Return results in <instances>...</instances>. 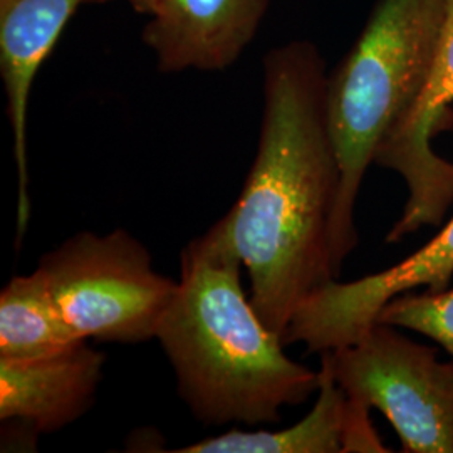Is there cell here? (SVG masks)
I'll use <instances>...</instances> for the list:
<instances>
[{
    "mask_svg": "<svg viewBox=\"0 0 453 453\" xmlns=\"http://www.w3.org/2000/svg\"><path fill=\"white\" fill-rule=\"evenodd\" d=\"M259 145L242 192L219 220L250 279L260 319L284 341L296 311L334 280L331 224L341 168L327 118V73L311 41L264 58Z\"/></svg>",
    "mask_w": 453,
    "mask_h": 453,
    "instance_id": "obj_1",
    "label": "cell"
},
{
    "mask_svg": "<svg viewBox=\"0 0 453 453\" xmlns=\"http://www.w3.org/2000/svg\"><path fill=\"white\" fill-rule=\"evenodd\" d=\"M177 294L157 333L180 398L203 425L280 421L318 393L319 372L284 353L242 286L243 264L215 222L181 252Z\"/></svg>",
    "mask_w": 453,
    "mask_h": 453,
    "instance_id": "obj_2",
    "label": "cell"
},
{
    "mask_svg": "<svg viewBox=\"0 0 453 453\" xmlns=\"http://www.w3.org/2000/svg\"><path fill=\"white\" fill-rule=\"evenodd\" d=\"M447 7L449 0H380L355 46L327 74V118L341 168L331 224L338 275L359 242L355 211L365 175L425 91Z\"/></svg>",
    "mask_w": 453,
    "mask_h": 453,
    "instance_id": "obj_3",
    "label": "cell"
},
{
    "mask_svg": "<svg viewBox=\"0 0 453 453\" xmlns=\"http://www.w3.org/2000/svg\"><path fill=\"white\" fill-rule=\"evenodd\" d=\"M67 324L84 340H157L179 282L160 274L127 230L80 232L42 256L35 269Z\"/></svg>",
    "mask_w": 453,
    "mask_h": 453,
    "instance_id": "obj_4",
    "label": "cell"
},
{
    "mask_svg": "<svg viewBox=\"0 0 453 453\" xmlns=\"http://www.w3.org/2000/svg\"><path fill=\"white\" fill-rule=\"evenodd\" d=\"M321 357L348 400L387 417L402 452L453 453V359L383 323Z\"/></svg>",
    "mask_w": 453,
    "mask_h": 453,
    "instance_id": "obj_5",
    "label": "cell"
},
{
    "mask_svg": "<svg viewBox=\"0 0 453 453\" xmlns=\"http://www.w3.org/2000/svg\"><path fill=\"white\" fill-rule=\"evenodd\" d=\"M453 277V217L437 235L406 259L351 282H327L296 311L284 344H304L309 353H326L351 344L376 323L393 297L426 288L445 291Z\"/></svg>",
    "mask_w": 453,
    "mask_h": 453,
    "instance_id": "obj_6",
    "label": "cell"
},
{
    "mask_svg": "<svg viewBox=\"0 0 453 453\" xmlns=\"http://www.w3.org/2000/svg\"><path fill=\"white\" fill-rule=\"evenodd\" d=\"M453 0H449L443 33L430 78L403 127L376 151L374 165L402 175L408 198L387 243L402 242L421 226L441 224L453 203V163L438 157L432 136L453 125Z\"/></svg>",
    "mask_w": 453,
    "mask_h": 453,
    "instance_id": "obj_7",
    "label": "cell"
},
{
    "mask_svg": "<svg viewBox=\"0 0 453 453\" xmlns=\"http://www.w3.org/2000/svg\"><path fill=\"white\" fill-rule=\"evenodd\" d=\"M271 0H160L142 34L162 73L226 71L254 41Z\"/></svg>",
    "mask_w": 453,
    "mask_h": 453,
    "instance_id": "obj_8",
    "label": "cell"
},
{
    "mask_svg": "<svg viewBox=\"0 0 453 453\" xmlns=\"http://www.w3.org/2000/svg\"><path fill=\"white\" fill-rule=\"evenodd\" d=\"M95 0H0V74L17 166V245L31 217L27 110L34 80L78 7Z\"/></svg>",
    "mask_w": 453,
    "mask_h": 453,
    "instance_id": "obj_9",
    "label": "cell"
},
{
    "mask_svg": "<svg viewBox=\"0 0 453 453\" xmlns=\"http://www.w3.org/2000/svg\"><path fill=\"white\" fill-rule=\"evenodd\" d=\"M104 355L82 341L56 355L0 359V420L20 421L34 434H54L95 405Z\"/></svg>",
    "mask_w": 453,
    "mask_h": 453,
    "instance_id": "obj_10",
    "label": "cell"
},
{
    "mask_svg": "<svg viewBox=\"0 0 453 453\" xmlns=\"http://www.w3.org/2000/svg\"><path fill=\"white\" fill-rule=\"evenodd\" d=\"M346 395L321 357L316 403L303 420L284 430H230L173 452L179 453H341Z\"/></svg>",
    "mask_w": 453,
    "mask_h": 453,
    "instance_id": "obj_11",
    "label": "cell"
},
{
    "mask_svg": "<svg viewBox=\"0 0 453 453\" xmlns=\"http://www.w3.org/2000/svg\"><path fill=\"white\" fill-rule=\"evenodd\" d=\"M82 341L88 340L67 324L37 271L5 284L0 294V359L49 357Z\"/></svg>",
    "mask_w": 453,
    "mask_h": 453,
    "instance_id": "obj_12",
    "label": "cell"
},
{
    "mask_svg": "<svg viewBox=\"0 0 453 453\" xmlns=\"http://www.w3.org/2000/svg\"><path fill=\"white\" fill-rule=\"evenodd\" d=\"M376 323L410 329L438 342L453 359V288L440 292H405L393 297Z\"/></svg>",
    "mask_w": 453,
    "mask_h": 453,
    "instance_id": "obj_13",
    "label": "cell"
},
{
    "mask_svg": "<svg viewBox=\"0 0 453 453\" xmlns=\"http://www.w3.org/2000/svg\"><path fill=\"white\" fill-rule=\"evenodd\" d=\"M370 413H372V408L359 405L357 402H351L346 398L341 453L389 452V449L385 447V443L378 435L376 428L372 426Z\"/></svg>",
    "mask_w": 453,
    "mask_h": 453,
    "instance_id": "obj_14",
    "label": "cell"
},
{
    "mask_svg": "<svg viewBox=\"0 0 453 453\" xmlns=\"http://www.w3.org/2000/svg\"><path fill=\"white\" fill-rule=\"evenodd\" d=\"M95 2L96 4H104V2H110V0H95ZM125 2H128L136 12L150 16L155 11V7L158 5L160 0H125Z\"/></svg>",
    "mask_w": 453,
    "mask_h": 453,
    "instance_id": "obj_15",
    "label": "cell"
}]
</instances>
